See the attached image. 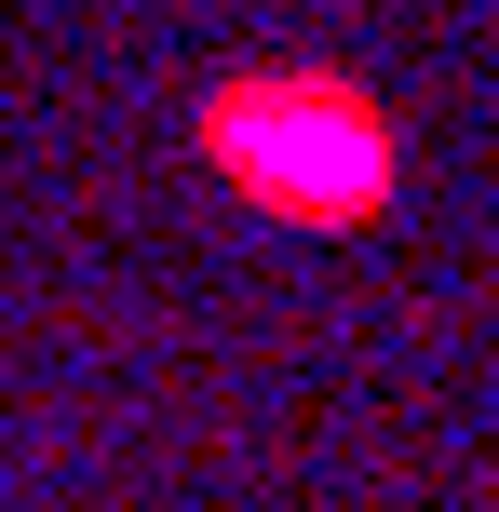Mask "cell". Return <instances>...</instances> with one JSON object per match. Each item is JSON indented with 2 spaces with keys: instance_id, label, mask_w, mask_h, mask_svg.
Wrapping results in <instances>:
<instances>
[{
  "instance_id": "6da1fadb",
  "label": "cell",
  "mask_w": 499,
  "mask_h": 512,
  "mask_svg": "<svg viewBox=\"0 0 499 512\" xmlns=\"http://www.w3.org/2000/svg\"><path fill=\"white\" fill-rule=\"evenodd\" d=\"M189 135H203L216 189H243V203L284 216V230H378L392 189H405V122L338 54H270V68L203 81Z\"/></svg>"
}]
</instances>
